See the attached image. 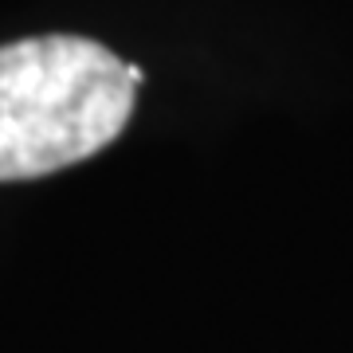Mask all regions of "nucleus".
Returning <instances> with one entry per match:
<instances>
[{
  "instance_id": "nucleus-1",
  "label": "nucleus",
  "mask_w": 353,
  "mask_h": 353,
  "mask_svg": "<svg viewBox=\"0 0 353 353\" xmlns=\"http://www.w3.org/2000/svg\"><path fill=\"white\" fill-rule=\"evenodd\" d=\"M126 59L87 36L0 48V181H36L106 150L134 114Z\"/></svg>"
},
{
  "instance_id": "nucleus-2",
  "label": "nucleus",
  "mask_w": 353,
  "mask_h": 353,
  "mask_svg": "<svg viewBox=\"0 0 353 353\" xmlns=\"http://www.w3.org/2000/svg\"><path fill=\"white\" fill-rule=\"evenodd\" d=\"M126 75H130V83H134V87H141V79H145V71H141L138 63H126Z\"/></svg>"
}]
</instances>
